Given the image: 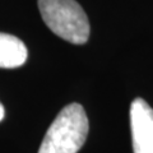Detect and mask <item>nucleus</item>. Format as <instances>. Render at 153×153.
Returning <instances> with one entry per match:
<instances>
[{"label":"nucleus","instance_id":"nucleus-1","mask_svg":"<svg viewBox=\"0 0 153 153\" xmlns=\"http://www.w3.org/2000/svg\"><path fill=\"white\" fill-rule=\"evenodd\" d=\"M88 129L83 106L70 103L57 114L47 129L38 153H76L87 139Z\"/></svg>","mask_w":153,"mask_h":153},{"label":"nucleus","instance_id":"nucleus-2","mask_svg":"<svg viewBox=\"0 0 153 153\" xmlns=\"http://www.w3.org/2000/svg\"><path fill=\"white\" fill-rule=\"evenodd\" d=\"M38 10L46 26L63 40L83 45L89 37V22L75 0H38Z\"/></svg>","mask_w":153,"mask_h":153},{"label":"nucleus","instance_id":"nucleus-3","mask_svg":"<svg viewBox=\"0 0 153 153\" xmlns=\"http://www.w3.org/2000/svg\"><path fill=\"white\" fill-rule=\"evenodd\" d=\"M130 125L134 153H153V108L143 98L131 102Z\"/></svg>","mask_w":153,"mask_h":153},{"label":"nucleus","instance_id":"nucleus-4","mask_svg":"<svg viewBox=\"0 0 153 153\" xmlns=\"http://www.w3.org/2000/svg\"><path fill=\"white\" fill-rule=\"evenodd\" d=\"M27 60V47L18 37L0 32V68L13 69Z\"/></svg>","mask_w":153,"mask_h":153},{"label":"nucleus","instance_id":"nucleus-5","mask_svg":"<svg viewBox=\"0 0 153 153\" xmlns=\"http://www.w3.org/2000/svg\"><path fill=\"white\" fill-rule=\"evenodd\" d=\"M4 115H5V110H4V107H3V105L0 103V121L4 119Z\"/></svg>","mask_w":153,"mask_h":153}]
</instances>
